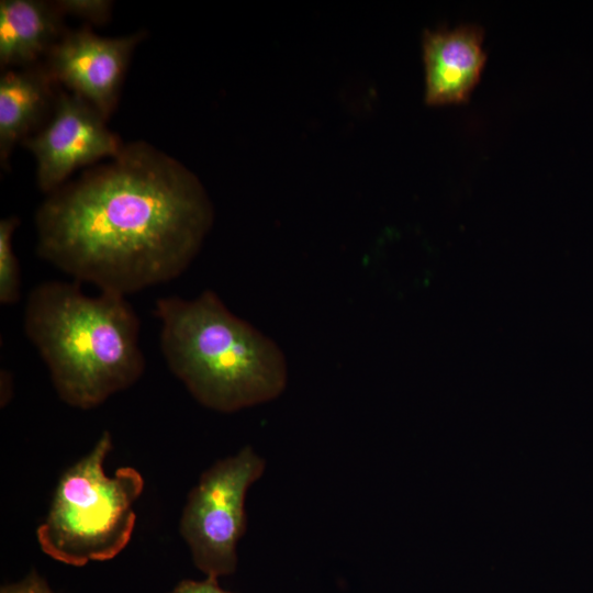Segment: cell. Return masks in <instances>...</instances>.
I'll return each instance as SVG.
<instances>
[{"mask_svg": "<svg viewBox=\"0 0 593 593\" xmlns=\"http://www.w3.org/2000/svg\"><path fill=\"white\" fill-rule=\"evenodd\" d=\"M482 42L483 30L477 24L423 33L427 103L459 102L468 98L485 63Z\"/></svg>", "mask_w": 593, "mask_h": 593, "instance_id": "obj_8", "label": "cell"}, {"mask_svg": "<svg viewBox=\"0 0 593 593\" xmlns=\"http://www.w3.org/2000/svg\"><path fill=\"white\" fill-rule=\"evenodd\" d=\"M265 469V459L245 446L214 462L190 490L179 533L205 577L219 579L235 572L237 545L247 527L246 496Z\"/></svg>", "mask_w": 593, "mask_h": 593, "instance_id": "obj_5", "label": "cell"}, {"mask_svg": "<svg viewBox=\"0 0 593 593\" xmlns=\"http://www.w3.org/2000/svg\"><path fill=\"white\" fill-rule=\"evenodd\" d=\"M0 593H55L46 580L35 570L29 572L22 580L1 588Z\"/></svg>", "mask_w": 593, "mask_h": 593, "instance_id": "obj_13", "label": "cell"}, {"mask_svg": "<svg viewBox=\"0 0 593 593\" xmlns=\"http://www.w3.org/2000/svg\"><path fill=\"white\" fill-rule=\"evenodd\" d=\"M57 86L43 61L2 72L0 159L3 165L18 143H23L47 123L58 96Z\"/></svg>", "mask_w": 593, "mask_h": 593, "instance_id": "obj_9", "label": "cell"}, {"mask_svg": "<svg viewBox=\"0 0 593 593\" xmlns=\"http://www.w3.org/2000/svg\"><path fill=\"white\" fill-rule=\"evenodd\" d=\"M24 331L72 407H96L144 372L139 320L123 295L90 296L76 283L43 282L27 298Z\"/></svg>", "mask_w": 593, "mask_h": 593, "instance_id": "obj_2", "label": "cell"}, {"mask_svg": "<svg viewBox=\"0 0 593 593\" xmlns=\"http://www.w3.org/2000/svg\"><path fill=\"white\" fill-rule=\"evenodd\" d=\"M105 121L82 98L59 89L47 123L23 142L35 157L42 191L52 193L78 168L120 153L124 144Z\"/></svg>", "mask_w": 593, "mask_h": 593, "instance_id": "obj_6", "label": "cell"}, {"mask_svg": "<svg viewBox=\"0 0 593 593\" xmlns=\"http://www.w3.org/2000/svg\"><path fill=\"white\" fill-rule=\"evenodd\" d=\"M112 447L111 433L104 430L91 450L60 475L36 528L40 548L55 561L82 567L111 560L128 545L144 479L133 467L108 474L104 462Z\"/></svg>", "mask_w": 593, "mask_h": 593, "instance_id": "obj_4", "label": "cell"}, {"mask_svg": "<svg viewBox=\"0 0 593 593\" xmlns=\"http://www.w3.org/2000/svg\"><path fill=\"white\" fill-rule=\"evenodd\" d=\"M55 1H0V65L4 69L42 63L67 31Z\"/></svg>", "mask_w": 593, "mask_h": 593, "instance_id": "obj_10", "label": "cell"}, {"mask_svg": "<svg viewBox=\"0 0 593 593\" xmlns=\"http://www.w3.org/2000/svg\"><path fill=\"white\" fill-rule=\"evenodd\" d=\"M200 180L145 142L63 184L36 213L38 255L126 296L180 276L213 223Z\"/></svg>", "mask_w": 593, "mask_h": 593, "instance_id": "obj_1", "label": "cell"}, {"mask_svg": "<svg viewBox=\"0 0 593 593\" xmlns=\"http://www.w3.org/2000/svg\"><path fill=\"white\" fill-rule=\"evenodd\" d=\"M160 349L170 371L201 405L222 413L277 399L288 383L280 347L205 290L156 302Z\"/></svg>", "mask_w": 593, "mask_h": 593, "instance_id": "obj_3", "label": "cell"}, {"mask_svg": "<svg viewBox=\"0 0 593 593\" xmlns=\"http://www.w3.org/2000/svg\"><path fill=\"white\" fill-rule=\"evenodd\" d=\"M18 225L16 216H9L0 222V303L2 305L14 304L20 298V266L12 242Z\"/></svg>", "mask_w": 593, "mask_h": 593, "instance_id": "obj_11", "label": "cell"}, {"mask_svg": "<svg viewBox=\"0 0 593 593\" xmlns=\"http://www.w3.org/2000/svg\"><path fill=\"white\" fill-rule=\"evenodd\" d=\"M64 15L80 18L96 25L110 20L113 2L109 0H58L55 1Z\"/></svg>", "mask_w": 593, "mask_h": 593, "instance_id": "obj_12", "label": "cell"}, {"mask_svg": "<svg viewBox=\"0 0 593 593\" xmlns=\"http://www.w3.org/2000/svg\"><path fill=\"white\" fill-rule=\"evenodd\" d=\"M144 35L137 32L104 37L88 26L69 30L43 63L58 86L82 98L108 120L116 107L132 53Z\"/></svg>", "mask_w": 593, "mask_h": 593, "instance_id": "obj_7", "label": "cell"}, {"mask_svg": "<svg viewBox=\"0 0 593 593\" xmlns=\"http://www.w3.org/2000/svg\"><path fill=\"white\" fill-rule=\"evenodd\" d=\"M169 593H233L221 588L219 579L205 577L202 581L182 580Z\"/></svg>", "mask_w": 593, "mask_h": 593, "instance_id": "obj_14", "label": "cell"}]
</instances>
